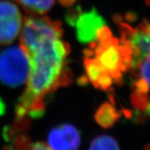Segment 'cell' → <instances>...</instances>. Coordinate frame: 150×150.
Returning a JSON list of instances; mask_svg holds the SVG:
<instances>
[{
    "mask_svg": "<svg viewBox=\"0 0 150 150\" xmlns=\"http://www.w3.org/2000/svg\"><path fill=\"white\" fill-rule=\"evenodd\" d=\"M80 143L79 131L69 123L54 128L48 136V145L52 150H78Z\"/></svg>",
    "mask_w": 150,
    "mask_h": 150,
    "instance_id": "obj_7",
    "label": "cell"
},
{
    "mask_svg": "<svg viewBox=\"0 0 150 150\" xmlns=\"http://www.w3.org/2000/svg\"><path fill=\"white\" fill-rule=\"evenodd\" d=\"M29 150H52L48 144H44L43 142H37L32 144Z\"/></svg>",
    "mask_w": 150,
    "mask_h": 150,
    "instance_id": "obj_15",
    "label": "cell"
},
{
    "mask_svg": "<svg viewBox=\"0 0 150 150\" xmlns=\"http://www.w3.org/2000/svg\"><path fill=\"white\" fill-rule=\"evenodd\" d=\"M88 150H120V147L113 137L103 134L92 140Z\"/></svg>",
    "mask_w": 150,
    "mask_h": 150,
    "instance_id": "obj_10",
    "label": "cell"
},
{
    "mask_svg": "<svg viewBox=\"0 0 150 150\" xmlns=\"http://www.w3.org/2000/svg\"><path fill=\"white\" fill-rule=\"evenodd\" d=\"M145 115L147 116V117H150V102L149 103V105H148V108H147V109L145 110Z\"/></svg>",
    "mask_w": 150,
    "mask_h": 150,
    "instance_id": "obj_19",
    "label": "cell"
},
{
    "mask_svg": "<svg viewBox=\"0 0 150 150\" xmlns=\"http://www.w3.org/2000/svg\"><path fill=\"white\" fill-rule=\"evenodd\" d=\"M30 64L26 52L21 45L0 50V82L10 88L27 83Z\"/></svg>",
    "mask_w": 150,
    "mask_h": 150,
    "instance_id": "obj_3",
    "label": "cell"
},
{
    "mask_svg": "<svg viewBox=\"0 0 150 150\" xmlns=\"http://www.w3.org/2000/svg\"><path fill=\"white\" fill-rule=\"evenodd\" d=\"M133 88H134V91L140 93H149L150 89L149 83L143 78L134 81Z\"/></svg>",
    "mask_w": 150,
    "mask_h": 150,
    "instance_id": "obj_14",
    "label": "cell"
},
{
    "mask_svg": "<svg viewBox=\"0 0 150 150\" xmlns=\"http://www.w3.org/2000/svg\"><path fill=\"white\" fill-rule=\"evenodd\" d=\"M120 43L129 46L132 51L133 69L150 54V22L143 21L137 28L120 22Z\"/></svg>",
    "mask_w": 150,
    "mask_h": 150,
    "instance_id": "obj_4",
    "label": "cell"
},
{
    "mask_svg": "<svg viewBox=\"0 0 150 150\" xmlns=\"http://www.w3.org/2000/svg\"><path fill=\"white\" fill-rule=\"evenodd\" d=\"M136 68H138L141 78H143L150 87V54L143 59Z\"/></svg>",
    "mask_w": 150,
    "mask_h": 150,
    "instance_id": "obj_13",
    "label": "cell"
},
{
    "mask_svg": "<svg viewBox=\"0 0 150 150\" xmlns=\"http://www.w3.org/2000/svg\"><path fill=\"white\" fill-rule=\"evenodd\" d=\"M63 26L46 16L25 17L20 32V45L29 64L27 87L15 108L17 118H39L45 111L46 96L73 79L68 68L70 46L62 39Z\"/></svg>",
    "mask_w": 150,
    "mask_h": 150,
    "instance_id": "obj_1",
    "label": "cell"
},
{
    "mask_svg": "<svg viewBox=\"0 0 150 150\" xmlns=\"http://www.w3.org/2000/svg\"><path fill=\"white\" fill-rule=\"evenodd\" d=\"M23 18L15 4L0 0V45L13 43L21 32Z\"/></svg>",
    "mask_w": 150,
    "mask_h": 150,
    "instance_id": "obj_5",
    "label": "cell"
},
{
    "mask_svg": "<svg viewBox=\"0 0 150 150\" xmlns=\"http://www.w3.org/2000/svg\"><path fill=\"white\" fill-rule=\"evenodd\" d=\"M121 112L117 110L112 103L105 102L98 108L93 118L103 129H110L118 123L121 118Z\"/></svg>",
    "mask_w": 150,
    "mask_h": 150,
    "instance_id": "obj_8",
    "label": "cell"
},
{
    "mask_svg": "<svg viewBox=\"0 0 150 150\" xmlns=\"http://www.w3.org/2000/svg\"><path fill=\"white\" fill-rule=\"evenodd\" d=\"M89 48L93 50L91 57L103 72L110 75L114 83L123 85V73L133 69L131 48L112 36L107 40L89 43Z\"/></svg>",
    "mask_w": 150,
    "mask_h": 150,
    "instance_id": "obj_2",
    "label": "cell"
},
{
    "mask_svg": "<svg viewBox=\"0 0 150 150\" xmlns=\"http://www.w3.org/2000/svg\"><path fill=\"white\" fill-rule=\"evenodd\" d=\"M4 150H16L14 148H13V146H8V147H6L5 149Z\"/></svg>",
    "mask_w": 150,
    "mask_h": 150,
    "instance_id": "obj_20",
    "label": "cell"
},
{
    "mask_svg": "<svg viewBox=\"0 0 150 150\" xmlns=\"http://www.w3.org/2000/svg\"><path fill=\"white\" fill-rule=\"evenodd\" d=\"M83 66H84L86 74H87L88 80L91 83L93 87H95L98 78L103 72L92 57H84Z\"/></svg>",
    "mask_w": 150,
    "mask_h": 150,
    "instance_id": "obj_11",
    "label": "cell"
},
{
    "mask_svg": "<svg viewBox=\"0 0 150 150\" xmlns=\"http://www.w3.org/2000/svg\"><path fill=\"white\" fill-rule=\"evenodd\" d=\"M29 15L42 16L48 13L54 4L55 0H13Z\"/></svg>",
    "mask_w": 150,
    "mask_h": 150,
    "instance_id": "obj_9",
    "label": "cell"
},
{
    "mask_svg": "<svg viewBox=\"0 0 150 150\" xmlns=\"http://www.w3.org/2000/svg\"><path fill=\"white\" fill-rule=\"evenodd\" d=\"M133 112H133L132 110L129 109V108H122V112H121V113H123L126 118L131 119V118H132V116H133Z\"/></svg>",
    "mask_w": 150,
    "mask_h": 150,
    "instance_id": "obj_16",
    "label": "cell"
},
{
    "mask_svg": "<svg viewBox=\"0 0 150 150\" xmlns=\"http://www.w3.org/2000/svg\"><path fill=\"white\" fill-rule=\"evenodd\" d=\"M106 25V22L95 8L88 12H81L75 22L78 40L83 43H89L96 41V34L98 29Z\"/></svg>",
    "mask_w": 150,
    "mask_h": 150,
    "instance_id": "obj_6",
    "label": "cell"
},
{
    "mask_svg": "<svg viewBox=\"0 0 150 150\" xmlns=\"http://www.w3.org/2000/svg\"><path fill=\"white\" fill-rule=\"evenodd\" d=\"M150 102V98L148 93H140L134 91L130 95V103L135 110L145 112Z\"/></svg>",
    "mask_w": 150,
    "mask_h": 150,
    "instance_id": "obj_12",
    "label": "cell"
},
{
    "mask_svg": "<svg viewBox=\"0 0 150 150\" xmlns=\"http://www.w3.org/2000/svg\"><path fill=\"white\" fill-rule=\"evenodd\" d=\"M60 4L64 7H72L74 5L76 0H59Z\"/></svg>",
    "mask_w": 150,
    "mask_h": 150,
    "instance_id": "obj_17",
    "label": "cell"
},
{
    "mask_svg": "<svg viewBox=\"0 0 150 150\" xmlns=\"http://www.w3.org/2000/svg\"><path fill=\"white\" fill-rule=\"evenodd\" d=\"M136 18H137V16H136V14L134 13H128L126 14V18L129 21H135Z\"/></svg>",
    "mask_w": 150,
    "mask_h": 150,
    "instance_id": "obj_18",
    "label": "cell"
},
{
    "mask_svg": "<svg viewBox=\"0 0 150 150\" xmlns=\"http://www.w3.org/2000/svg\"><path fill=\"white\" fill-rule=\"evenodd\" d=\"M144 150H150V143H149L148 144L145 146Z\"/></svg>",
    "mask_w": 150,
    "mask_h": 150,
    "instance_id": "obj_21",
    "label": "cell"
}]
</instances>
